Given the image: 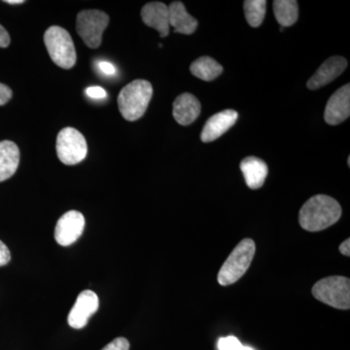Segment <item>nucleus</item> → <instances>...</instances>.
<instances>
[{
    "mask_svg": "<svg viewBox=\"0 0 350 350\" xmlns=\"http://www.w3.org/2000/svg\"><path fill=\"white\" fill-rule=\"evenodd\" d=\"M342 207L326 195H317L306 200L299 213L301 227L308 232H320L340 220Z\"/></svg>",
    "mask_w": 350,
    "mask_h": 350,
    "instance_id": "f257e3e1",
    "label": "nucleus"
},
{
    "mask_svg": "<svg viewBox=\"0 0 350 350\" xmlns=\"http://www.w3.org/2000/svg\"><path fill=\"white\" fill-rule=\"evenodd\" d=\"M153 96V87L146 80H135L121 90L118 96V107L126 121L142 118Z\"/></svg>",
    "mask_w": 350,
    "mask_h": 350,
    "instance_id": "f03ea898",
    "label": "nucleus"
},
{
    "mask_svg": "<svg viewBox=\"0 0 350 350\" xmlns=\"http://www.w3.org/2000/svg\"><path fill=\"white\" fill-rule=\"evenodd\" d=\"M255 251L256 245L253 239H243L221 267L217 276L219 284L228 286L241 280L250 269Z\"/></svg>",
    "mask_w": 350,
    "mask_h": 350,
    "instance_id": "7ed1b4c3",
    "label": "nucleus"
},
{
    "mask_svg": "<svg viewBox=\"0 0 350 350\" xmlns=\"http://www.w3.org/2000/svg\"><path fill=\"white\" fill-rule=\"evenodd\" d=\"M44 43L51 59L57 66L70 69L75 66L77 56L75 43L68 31L53 25L44 34Z\"/></svg>",
    "mask_w": 350,
    "mask_h": 350,
    "instance_id": "20e7f679",
    "label": "nucleus"
},
{
    "mask_svg": "<svg viewBox=\"0 0 350 350\" xmlns=\"http://www.w3.org/2000/svg\"><path fill=\"white\" fill-rule=\"evenodd\" d=\"M317 300L338 310L350 308V280L345 276H328L320 280L312 287Z\"/></svg>",
    "mask_w": 350,
    "mask_h": 350,
    "instance_id": "39448f33",
    "label": "nucleus"
},
{
    "mask_svg": "<svg viewBox=\"0 0 350 350\" xmlns=\"http://www.w3.org/2000/svg\"><path fill=\"white\" fill-rule=\"evenodd\" d=\"M109 24V16L100 10H84L77 15L76 31L90 48L100 47L103 34Z\"/></svg>",
    "mask_w": 350,
    "mask_h": 350,
    "instance_id": "423d86ee",
    "label": "nucleus"
},
{
    "mask_svg": "<svg viewBox=\"0 0 350 350\" xmlns=\"http://www.w3.org/2000/svg\"><path fill=\"white\" fill-rule=\"evenodd\" d=\"M57 154L64 165H73L86 158L88 145L84 135L75 128H64L57 137Z\"/></svg>",
    "mask_w": 350,
    "mask_h": 350,
    "instance_id": "0eeeda50",
    "label": "nucleus"
},
{
    "mask_svg": "<svg viewBox=\"0 0 350 350\" xmlns=\"http://www.w3.org/2000/svg\"><path fill=\"white\" fill-rule=\"evenodd\" d=\"M85 229V218L81 213L70 211L64 213L57 222L55 239L59 245L68 246L82 236Z\"/></svg>",
    "mask_w": 350,
    "mask_h": 350,
    "instance_id": "6e6552de",
    "label": "nucleus"
},
{
    "mask_svg": "<svg viewBox=\"0 0 350 350\" xmlns=\"http://www.w3.org/2000/svg\"><path fill=\"white\" fill-rule=\"evenodd\" d=\"M100 306L98 295L92 290H84L78 295L75 306L69 312L68 321L73 329H82L87 325L90 317L98 312Z\"/></svg>",
    "mask_w": 350,
    "mask_h": 350,
    "instance_id": "1a4fd4ad",
    "label": "nucleus"
},
{
    "mask_svg": "<svg viewBox=\"0 0 350 350\" xmlns=\"http://www.w3.org/2000/svg\"><path fill=\"white\" fill-rule=\"evenodd\" d=\"M350 115V85L347 84L333 94L327 103L324 119L329 125L342 123Z\"/></svg>",
    "mask_w": 350,
    "mask_h": 350,
    "instance_id": "9d476101",
    "label": "nucleus"
},
{
    "mask_svg": "<svg viewBox=\"0 0 350 350\" xmlns=\"http://www.w3.org/2000/svg\"><path fill=\"white\" fill-rule=\"evenodd\" d=\"M239 114L234 110L228 109L217 113L207 120L200 133V139L204 144L214 142L222 137L238 121Z\"/></svg>",
    "mask_w": 350,
    "mask_h": 350,
    "instance_id": "9b49d317",
    "label": "nucleus"
},
{
    "mask_svg": "<svg viewBox=\"0 0 350 350\" xmlns=\"http://www.w3.org/2000/svg\"><path fill=\"white\" fill-rule=\"evenodd\" d=\"M347 66V61L342 57H331L320 66L317 72L306 83L308 89L314 91L330 84L342 75Z\"/></svg>",
    "mask_w": 350,
    "mask_h": 350,
    "instance_id": "f8f14e48",
    "label": "nucleus"
},
{
    "mask_svg": "<svg viewBox=\"0 0 350 350\" xmlns=\"http://www.w3.org/2000/svg\"><path fill=\"white\" fill-rule=\"evenodd\" d=\"M142 18L145 25L156 29L161 38L170 33L169 6L162 2H150L142 9Z\"/></svg>",
    "mask_w": 350,
    "mask_h": 350,
    "instance_id": "ddd939ff",
    "label": "nucleus"
},
{
    "mask_svg": "<svg viewBox=\"0 0 350 350\" xmlns=\"http://www.w3.org/2000/svg\"><path fill=\"white\" fill-rule=\"evenodd\" d=\"M200 103L195 96L184 93L177 96L174 103V117L182 126L192 124L200 116Z\"/></svg>",
    "mask_w": 350,
    "mask_h": 350,
    "instance_id": "4468645a",
    "label": "nucleus"
},
{
    "mask_svg": "<svg viewBox=\"0 0 350 350\" xmlns=\"http://www.w3.org/2000/svg\"><path fill=\"white\" fill-rule=\"evenodd\" d=\"M241 170L248 187L257 190L264 185L269 174L267 163L256 157H247L241 163Z\"/></svg>",
    "mask_w": 350,
    "mask_h": 350,
    "instance_id": "2eb2a0df",
    "label": "nucleus"
},
{
    "mask_svg": "<svg viewBox=\"0 0 350 350\" xmlns=\"http://www.w3.org/2000/svg\"><path fill=\"white\" fill-rule=\"evenodd\" d=\"M169 17L170 27H174L175 32L186 36L194 33L199 25L198 21L187 12L185 5L180 1H174L170 4Z\"/></svg>",
    "mask_w": 350,
    "mask_h": 350,
    "instance_id": "dca6fc26",
    "label": "nucleus"
},
{
    "mask_svg": "<svg viewBox=\"0 0 350 350\" xmlns=\"http://www.w3.org/2000/svg\"><path fill=\"white\" fill-rule=\"evenodd\" d=\"M20 163V150L17 144L9 140L0 142V182L12 177Z\"/></svg>",
    "mask_w": 350,
    "mask_h": 350,
    "instance_id": "f3484780",
    "label": "nucleus"
},
{
    "mask_svg": "<svg viewBox=\"0 0 350 350\" xmlns=\"http://www.w3.org/2000/svg\"><path fill=\"white\" fill-rule=\"evenodd\" d=\"M190 71L199 79L209 82L222 75L223 68L213 57H202L191 64Z\"/></svg>",
    "mask_w": 350,
    "mask_h": 350,
    "instance_id": "a211bd4d",
    "label": "nucleus"
},
{
    "mask_svg": "<svg viewBox=\"0 0 350 350\" xmlns=\"http://www.w3.org/2000/svg\"><path fill=\"white\" fill-rule=\"evenodd\" d=\"M273 13L282 27H291L298 20V2L295 0H275L273 1Z\"/></svg>",
    "mask_w": 350,
    "mask_h": 350,
    "instance_id": "6ab92c4d",
    "label": "nucleus"
},
{
    "mask_svg": "<svg viewBox=\"0 0 350 350\" xmlns=\"http://www.w3.org/2000/svg\"><path fill=\"white\" fill-rule=\"evenodd\" d=\"M244 15L252 27L262 25L266 16L267 1L265 0H246L243 2Z\"/></svg>",
    "mask_w": 350,
    "mask_h": 350,
    "instance_id": "aec40b11",
    "label": "nucleus"
},
{
    "mask_svg": "<svg viewBox=\"0 0 350 350\" xmlns=\"http://www.w3.org/2000/svg\"><path fill=\"white\" fill-rule=\"evenodd\" d=\"M243 345L236 337L221 338L218 342L219 350H241Z\"/></svg>",
    "mask_w": 350,
    "mask_h": 350,
    "instance_id": "412c9836",
    "label": "nucleus"
},
{
    "mask_svg": "<svg viewBox=\"0 0 350 350\" xmlns=\"http://www.w3.org/2000/svg\"><path fill=\"white\" fill-rule=\"evenodd\" d=\"M101 350H130V342L125 338H117Z\"/></svg>",
    "mask_w": 350,
    "mask_h": 350,
    "instance_id": "4be33fe9",
    "label": "nucleus"
},
{
    "mask_svg": "<svg viewBox=\"0 0 350 350\" xmlns=\"http://www.w3.org/2000/svg\"><path fill=\"white\" fill-rule=\"evenodd\" d=\"M87 96L94 100H103L107 98V92L101 87L93 86L89 87L86 90Z\"/></svg>",
    "mask_w": 350,
    "mask_h": 350,
    "instance_id": "5701e85b",
    "label": "nucleus"
},
{
    "mask_svg": "<svg viewBox=\"0 0 350 350\" xmlns=\"http://www.w3.org/2000/svg\"><path fill=\"white\" fill-rule=\"evenodd\" d=\"M12 98V90L6 85L0 83V107L6 105Z\"/></svg>",
    "mask_w": 350,
    "mask_h": 350,
    "instance_id": "b1692460",
    "label": "nucleus"
},
{
    "mask_svg": "<svg viewBox=\"0 0 350 350\" xmlns=\"http://www.w3.org/2000/svg\"><path fill=\"white\" fill-rule=\"evenodd\" d=\"M11 260L10 250L6 244L0 241V267L5 266Z\"/></svg>",
    "mask_w": 350,
    "mask_h": 350,
    "instance_id": "393cba45",
    "label": "nucleus"
},
{
    "mask_svg": "<svg viewBox=\"0 0 350 350\" xmlns=\"http://www.w3.org/2000/svg\"><path fill=\"white\" fill-rule=\"evenodd\" d=\"M98 68L105 75L113 76L116 75V68L111 63L107 61H100L98 63Z\"/></svg>",
    "mask_w": 350,
    "mask_h": 350,
    "instance_id": "a878e982",
    "label": "nucleus"
},
{
    "mask_svg": "<svg viewBox=\"0 0 350 350\" xmlns=\"http://www.w3.org/2000/svg\"><path fill=\"white\" fill-rule=\"evenodd\" d=\"M10 41V36H9L8 32L0 25V48L8 47Z\"/></svg>",
    "mask_w": 350,
    "mask_h": 350,
    "instance_id": "bb28decb",
    "label": "nucleus"
},
{
    "mask_svg": "<svg viewBox=\"0 0 350 350\" xmlns=\"http://www.w3.org/2000/svg\"><path fill=\"white\" fill-rule=\"evenodd\" d=\"M340 252L342 253V255H345V256L349 257L350 256V239H345L344 243L340 244Z\"/></svg>",
    "mask_w": 350,
    "mask_h": 350,
    "instance_id": "cd10ccee",
    "label": "nucleus"
},
{
    "mask_svg": "<svg viewBox=\"0 0 350 350\" xmlns=\"http://www.w3.org/2000/svg\"><path fill=\"white\" fill-rule=\"evenodd\" d=\"M6 3L12 4V5H17V4L25 3L24 0H5Z\"/></svg>",
    "mask_w": 350,
    "mask_h": 350,
    "instance_id": "c85d7f7f",
    "label": "nucleus"
},
{
    "mask_svg": "<svg viewBox=\"0 0 350 350\" xmlns=\"http://www.w3.org/2000/svg\"><path fill=\"white\" fill-rule=\"evenodd\" d=\"M241 350H254V349H251V347H243V349H241Z\"/></svg>",
    "mask_w": 350,
    "mask_h": 350,
    "instance_id": "c756f323",
    "label": "nucleus"
},
{
    "mask_svg": "<svg viewBox=\"0 0 350 350\" xmlns=\"http://www.w3.org/2000/svg\"><path fill=\"white\" fill-rule=\"evenodd\" d=\"M347 163H349V165H350V158L349 157V161H347Z\"/></svg>",
    "mask_w": 350,
    "mask_h": 350,
    "instance_id": "7c9ffc66",
    "label": "nucleus"
}]
</instances>
